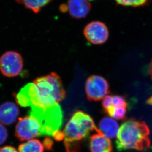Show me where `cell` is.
I'll use <instances>...</instances> for the list:
<instances>
[{
  "label": "cell",
  "mask_w": 152,
  "mask_h": 152,
  "mask_svg": "<svg viewBox=\"0 0 152 152\" xmlns=\"http://www.w3.org/2000/svg\"><path fill=\"white\" fill-rule=\"evenodd\" d=\"M65 96L61 78L55 72H51L25 85L17 94L16 99L22 107L47 108L59 104Z\"/></svg>",
  "instance_id": "1"
},
{
  "label": "cell",
  "mask_w": 152,
  "mask_h": 152,
  "mask_svg": "<svg viewBox=\"0 0 152 152\" xmlns=\"http://www.w3.org/2000/svg\"><path fill=\"white\" fill-rule=\"evenodd\" d=\"M150 130L145 122L131 119L120 127L116 146L120 151L126 150L144 151L150 148Z\"/></svg>",
  "instance_id": "2"
},
{
  "label": "cell",
  "mask_w": 152,
  "mask_h": 152,
  "mask_svg": "<svg viewBox=\"0 0 152 152\" xmlns=\"http://www.w3.org/2000/svg\"><path fill=\"white\" fill-rule=\"evenodd\" d=\"M96 129L93 119L90 115L82 111L75 112L63 131L67 152H70L75 143L81 141Z\"/></svg>",
  "instance_id": "3"
},
{
  "label": "cell",
  "mask_w": 152,
  "mask_h": 152,
  "mask_svg": "<svg viewBox=\"0 0 152 152\" xmlns=\"http://www.w3.org/2000/svg\"><path fill=\"white\" fill-rule=\"evenodd\" d=\"M23 66L21 55L16 52H6L0 57V72L7 77L18 76L22 72Z\"/></svg>",
  "instance_id": "4"
},
{
  "label": "cell",
  "mask_w": 152,
  "mask_h": 152,
  "mask_svg": "<svg viewBox=\"0 0 152 152\" xmlns=\"http://www.w3.org/2000/svg\"><path fill=\"white\" fill-rule=\"evenodd\" d=\"M85 90L88 99L99 101L109 93V85L104 78L98 75H92L86 80Z\"/></svg>",
  "instance_id": "5"
},
{
  "label": "cell",
  "mask_w": 152,
  "mask_h": 152,
  "mask_svg": "<svg viewBox=\"0 0 152 152\" xmlns=\"http://www.w3.org/2000/svg\"><path fill=\"white\" fill-rule=\"evenodd\" d=\"M15 134L20 141L29 140L37 136H42L38 122L33 117L29 115L19 119Z\"/></svg>",
  "instance_id": "6"
},
{
  "label": "cell",
  "mask_w": 152,
  "mask_h": 152,
  "mask_svg": "<svg viewBox=\"0 0 152 152\" xmlns=\"http://www.w3.org/2000/svg\"><path fill=\"white\" fill-rule=\"evenodd\" d=\"M84 34L86 39L94 45H102L107 41L109 36L107 27L102 22L93 21L85 27Z\"/></svg>",
  "instance_id": "7"
},
{
  "label": "cell",
  "mask_w": 152,
  "mask_h": 152,
  "mask_svg": "<svg viewBox=\"0 0 152 152\" xmlns=\"http://www.w3.org/2000/svg\"><path fill=\"white\" fill-rule=\"evenodd\" d=\"M65 6L66 11L75 19L86 17L91 9L90 3L87 0H68L67 4H65Z\"/></svg>",
  "instance_id": "8"
},
{
  "label": "cell",
  "mask_w": 152,
  "mask_h": 152,
  "mask_svg": "<svg viewBox=\"0 0 152 152\" xmlns=\"http://www.w3.org/2000/svg\"><path fill=\"white\" fill-rule=\"evenodd\" d=\"M96 134L91 136L90 139V149L91 152H112L113 146L109 138L102 134L98 128Z\"/></svg>",
  "instance_id": "9"
},
{
  "label": "cell",
  "mask_w": 152,
  "mask_h": 152,
  "mask_svg": "<svg viewBox=\"0 0 152 152\" xmlns=\"http://www.w3.org/2000/svg\"><path fill=\"white\" fill-rule=\"evenodd\" d=\"M19 114L18 108L12 102H6L0 105V122L6 125L15 123Z\"/></svg>",
  "instance_id": "10"
},
{
  "label": "cell",
  "mask_w": 152,
  "mask_h": 152,
  "mask_svg": "<svg viewBox=\"0 0 152 152\" xmlns=\"http://www.w3.org/2000/svg\"><path fill=\"white\" fill-rule=\"evenodd\" d=\"M98 130L105 137L112 139L117 135L119 131L118 123L111 117H104L99 123Z\"/></svg>",
  "instance_id": "11"
},
{
  "label": "cell",
  "mask_w": 152,
  "mask_h": 152,
  "mask_svg": "<svg viewBox=\"0 0 152 152\" xmlns=\"http://www.w3.org/2000/svg\"><path fill=\"white\" fill-rule=\"evenodd\" d=\"M19 152H43L44 147L37 139H32L21 144L18 147Z\"/></svg>",
  "instance_id": "12"
},
{
  "label": "cell",
  "mask_w": 152,
  "mask_h": 152,
  "mask_svg": "<svg viewBox=\"0 0 152 152\" xmlns=\"http://www.w3.org/2000/svg\"><path fill=\"white\" fill-rule=\"evenodd\" d=\"M17 3L23 4L27 9L34 13H38L41 9L51 1V0H15Z\"/></svg>",
  "instance_id": "13"
},
{
  "label": "cell",
  "mask_w": 152,
  "mask_h": 152,
  "mask_svg": "<svg viewBox=\"0 0 152 152\" xmlns=\"http://www.w3.org/2000/svg\"><path fill=\"white\" fill-rule=\"evenodd\" d=\"M126 108L112 106L106 112L113 119L119 120H125L126 119Z\"/></svg>",
  "instance_id": "14"
},
{
  "label": "cell",
  "mask_w": 152,
  "mask_h": 152,
  "mask_svg": "<svg viewBox=\"0 0 152 152\" xmlns=\"http://www.w3.org/2000/svg\"><path fill=\"white\" fill-rule=\"evenodd\" d=\"M118 4L124 6H130L137 7L145 6L149 0H114Z\"/></svg>",
  "instance_id": "15"
},
{
  "label": "cell",
  "mask_w": 152,
  "mask_h": 152,
  "mask_svg": "<svg viewBox=\"0 0 152 152\" xmlns=\"http://www.w3.org/2000/svg\"><path fill=\"white\" fill-rule=\"evenodd\" d=\"M112 104L115 107H127V102L125 97L121 96H112Z\"/></svg>",
  "instance_id": "16"
},
{
  "label": "cell",
  "mask_w": 152,
  "mask_h": 152,
  "mask_svg": "<svg viewBox=\"0 0 152 152\" xmlns=\"http://www.w3.org/2000/svg\"><path fill=\"white\" fill-rule=\"evenodd\" d=\"M102 105L104 110L105 111V112H106L107 110H108L111 107L113 106L112 96L108 95L104 97L102 101Z\"/></svg>",
  "instance_id": "17"
},
{
  "label": "cell",
  "mask_w": 152,
  "mask_h": 152,
  "mask_svg": "<svg viewBox=\"0 0 152 152\" xmlns=\"http://www.w3.org/2000/svg\"><path fill=\"white\" fill-rule=\"evenodd\" d=\"M8 133L6 128L0 124V145L4 143L7 139Z\"/></svg>",
  "instance_id": "18"
},
{
  "label": "cell",
  "mask_w": 152,
  "mask_h": 152,
  "mask_svg": "<svg viewBox=\"0 0 152 152\" xmlns=\"http://www.w3.org/2000/svg\"><path fill=\"white\" fill-rule=\"evenodd\" d=\"M0 152H18L15 148L10 146H4L0 148Z\"/></svg>",
  "instance_id": "19"
},
{
  "label": "cell",
  "mask_w": 152,
  "mask_h": 152,
  "mask_svg": "<svg viewBox=\"0 0 152 152\" xmlns=\"http://www.w3.org/2000/svg\"><path fill=\"white\" fill-rule=\"evenodd\" d=\"M148 72H149V74L151 76V79L152 80V59L151 62L150 63L149 69Z\"/></svg>",
  "instance_id": "20"
},
{
  "label": "cell",
  "mask_w": 152,
  "mask_h": 152,
  "mask_svg": "<svg viewBox=\"0 0 152 152\" xmlns=\"http://www.w3.org/2000/svg\"><path fill=\"white\" fill-rule=\"evenodd\" d=\"M146 102L148 103V104L152 105V96H151L150 98H149V99H147Z\"/></svg>",
  "instance_id": "21"
},
{
  "label": "cell",
  "mask_w": 152,
  "mask_h": 152,
  "mask_svg": "<svg viewBox=\"0 0 152 152\" xmlns=\"http://www.w3.org/2000/svg\"><path fill=\"white\" fill-rule=\"evenodd\" d=\"M89 1H93V0H89Z\"/></svg>",
  "instance_id": "22"
}]
</instances>
